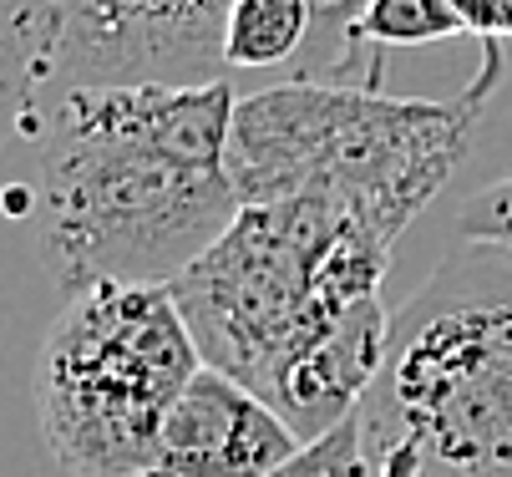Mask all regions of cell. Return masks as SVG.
Segmentation results:
<instances>
[{
    "label": "cell",
    "instance_id": "6da1fadb",
    "mask_svg": "<svg viewBox=\"0 0 512 477\" xmlns=\"http://www.w3.org/2000/svg\"><path fill=\"white\" fill-rule=\"evenodd\" d=\"M234 87H56L36 112V259L61 295L173 285L244 209L229 173Z\"/></svg>",
    "mask_w": 512,
    "mask_h": 477
},
{
    "label": "cell",
    "instance_id": "7a4b0ae2",
    "mask_svg": "<svg viewBox=\"0 0 512 477\" xmlns=\"http://www.w3.org/2000/svg\"><path fill=\"white\" fill-rule=\"evenodd\" d=\"M502 41H482V72L457 102L386 97L376 87L284 82L234 107L229 173L239 203L325 193L381 244L442 193L472 148L482 102L502 77Z\"/></svg>",
    "mask_w": 512,
    "mask_h": 477
},
{
    "label": "cell",
    "instance_id": "3957f363",
    "mask_svg": "<svg viewBox=\"0 0 512 477\" xmlns=\"http://www.w3.org/2000/svg\"><path fill=\"white\" fill-rule=\"evenodd\" d=\"M360 437L376 477H512V249L462 239L391 320Z\"/></svg>",
    "mask_w": 512,
    "mask_h": 477
},
{
    "label": "cell",
    "instance_id": "277c9868",
    "mask_svg": "<svg viewBox=\"0 0 512 477\" xmlns=\"http://www.w3.org/2000/svg\"><path fill=\"white\" fill-rule=\"evenodd\" d=\"M386 269L391 244L365 234L335 198L295 193L244 203L168 290L203 366L264 396L305 335L381 295Z\"/></svg>",
    "mask_w": 512,
    "mask_h": 477
},
{
    "label": "cell",
    "instance_id": "5b68a950",
    "mask_svg": "<svg viewBox=\"0 0 512 477\" xmlns=\"http://www.w3.org/2000/svg\"><path fill=\"white\" fill-rule=\"evenodd\" d=\"M198 366V340L168 285L66 295L31 376L51 462L71 477H148L163 422Z\"/></svg>",
    "mask_w": 512,
    "mask_h": 477
},
{
    "label": "cell",
    "instance_id": "8992f818",
    "mask_svg": "<svg viewBox=\"0 0 512 477\" xmlns=\"http://www.w3.org/2000/svg\"><path fill=\"white\" fill-rule=\"evenodd\" d=\"M234 0H51V87L224 82Z\"/></svg>",
    "mask_w": 512,
    "mask_h": 477
},
{
    "label": "cell",
    "instance_id": "52a82bcc",
    "mask_svg": "<svg viewBox=\"0 0 512 477\" xmlns=\"http://www.w3.org/2000/svg\"><path fill=\"white\" fill-rule=\"evenodd\" d=\"M305 447L274 406L218 366H198L158 437L148 477H269Z\"/></svg>",
    "mask_w": 512,
    "mask_h": 477
},
{
    "label": "cell",
    "instance_id": "ba28073f",
    "mask_svg": "<svg viewBox=\"0 0 512 477\" xmlns=\"http://www.w3.org/2000/svg\"><path fill=\"white\" fill-rule=\"evenodd\" d=\"M51 0H0V143L41 112L51 87Z\"/></svg>",
    "mask_w": 512,
    "mask_h": 477
},
{
    "label": "cell",
    "instance_id": "9c48e42d",
    "mask_svg": "<svg viewBox=\"0 0 512 477\" xmlns=\"http://www.w3.org/2000/svg\"><path fill=\"white\" fill-rule=\"evenodd\" d=\"M310 41V0H234L224 21L229 72H269L295 66Z\"/></svg>",
    "mask_w": 512,
    "mask_h": 477
},
{
    "label": "cell",
    "instance_id": "30bf717a",
    "mask_svg": "<svg viewBox=\"0 0 512 477\" xmlns=\"http://www.w3.org/2000/svg\"><path fill=\"white\" fill-rule=\"evenodd\" d=\"M371 0H310V41L289 66V82H330L350 51V36Z\"/></svg>",
    "mask_w": 512,
    "mask_h": 477
},
{
    "label": "cell",
    "instance_id": "8fae6325",
    "mask_svg": "<svg viewBox=\"0 0 512 477\" xmlns=\"http://www.w3.org/2000/svg\"><path fill=\"white\" fill-rule=\"evenodd\" d=\"M269 477H376L371 472V452L360 437V412H350L340 427H330L325 437L305 442L279 472Z\"/></svg>",
    "mask_w": 512,
    "mask_h": 477
},
{
    "label": "cell",
    "instance_id": "7c38bea8",
    "mask_svg": "<svg viewBox=\"0 0 512 477\" xmlns=\"http://www.w3.org/2000/svg\"><path fill=\"white\" fill-rule=\"evenodd\" d=\"M457 239H477V244H507L512 249V173H502L497 183L477 188L462 209H457Z\"/></svg>",
    "mask_w": 512,
    "mask_h": 477
},
{
    "label": "cell",
    "instance_id": "4fadbf2b",
    "mask_svg": "<svg viewBox=\"0 0 512 477\" xmlns=\"http://www.w3.org/2000/svg\"><path fill=\"white\" fill-rule=\"evenodd\" d=\"M467 36L477 41H512V0H452Z\"/></svg>",
    "mask_w": 512,
    "mask_h": 477
}]
</instances>
